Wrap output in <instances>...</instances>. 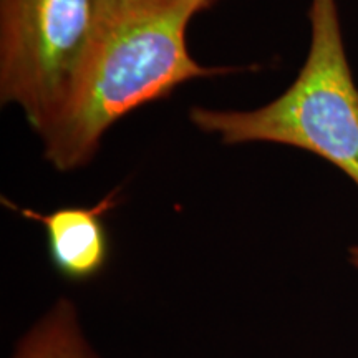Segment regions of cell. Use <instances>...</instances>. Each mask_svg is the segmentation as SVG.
Masks as SVG:
<instances>
[{"label": "cell", "mask_w": 358, "mask_h": 358, "mask_svg": "<svg viewBox=\"0 0 358 358\" xmlns=\"http://www.w3.org/2000/svg\"><path fill=\"white\" fill-rule=\"evenodd\" d=\"M209 7L204 0H141L101 17L64 96L37 133L45 159L58 171L82 168L123 116L191 80L232 71L201 65L187 48L189 22Z\"/></svg>", "instance_id": "obj_1"}, {"label": "cell", "mask_w": 358, "mask_h": 358, "mask_svg": "<svg viewBox=\"0 0 358 358\" xmlns=\"http://www.w3.org/2000/svg\"><path fill=\"white\" fill-rule=\"evenodd\" d=\"M310 43L282 95L256 110L194 106L192 124L224 145L272 143L325 159L358 187V85L345 50L338 0H308Z\"/></svg>", "instance_id": "obj_2"}, {"label": "cell", "mask_w": 358, "mask_h": 358, "mask_svg": "<svg viewBox=\"0 0 358 358\" xmlns=\"http://www.w3.org/2000/svg\"><path fill=\"white\" fill-rule=\"evenodd\" d=\"M101 20L100 0H0V100L35 133L64 96Z\"/></svg>", "instance_id": "obj_3"}, {"label": "cell", "mask_w": 358, "mask_h": 358, "mask_svg": "<svg viewBox=\"0 0 358 358\" xmlns=\"http://www.w3.org/2000/svg\"><path fill=\"white\" fill-rule=\"evenodd\" d=\"M2 203L10 211L43 227L50 261L66 279H93L106 266L110 241L103 219L118 204V191L108 192L93 206H69L47 214L22 208L6 198Z\"/></svg>", "instance_id": "obj_4"}, {"label": "cell", "mask_w": 358, "mask_h": 358, "mask_svg": "<svg viewBox=\"0 0 358 358\" xmlns=\"http://www.w3.org/2000/svg\"><path fill=\"white\" fill-rule=\"evenodd\" d=\"M10 358H100L90 342L78 308L66 297L57 299L13 347Z\"/></svg>", "instance_id": "obj_5"}, {"label": "cell", "mask_w": 358, "mask_h": 358, "mask_svg": "<svg viewBox=\"0 0 358 358\" xmlns=\"http://www.w3.org/2000/svg\"><path fill=\"white\" fill-rule=\"evenodd\" d=\"M101 2V17L110 15V13L123 10V8L131 7L141 0H100Z\"/></svg>", "instance_id": "obj_6"}, {"label": "cell", "mask_w": 358, "mask_h": 358, "mask_svg": "<svg viewBox=\"0 0 358 358\" xmlns=\"http://www.w3.org/2000/svg\"><path fill=\"white\" fill-rule=\"evenodd\" d=\"M348 262H350L352 267H355L358 271V244L352 245V248L348 249Z\"/></svg>", "instance_id": "obj_7"}, {"label": "cell", "mask_w": 358, "mask_h": 358, "mask_svg": "<svg viewBox=\"0 0 358 358\" xmlns=\"http://www.w3.org/2000/svg\"><path fill=\"white\" fill-rule=\"evenodd\" d=\"M204 2H208V3H209V6H213V3H214V2H216V0H204Z\"/></svg>", "instance_id": "obj_8"}]
</instances>
